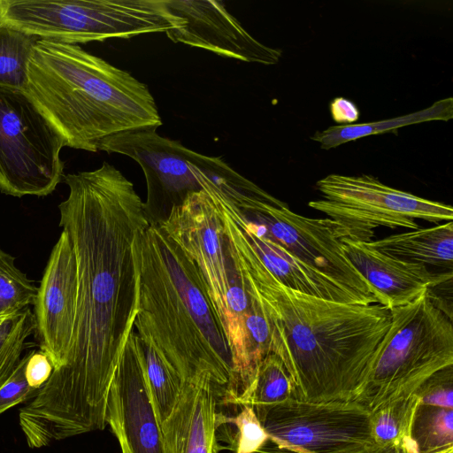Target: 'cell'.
I'll return each mask as SVG.
<instances>
[{
	"instance_id": "cell-9",
	"label": "cell",
	"mask_w": 453,
	"mask_h": 453,
	"mask_svg": "<svg viewBox=\"0 0 453 453\" xmlns=\"http://www.w3.org/2000/svg\"><path fill=\"white\" fill-rule=\"evenodd\" d=\"M324 199L309 206L336 222L342 238L370 242L379 226L419 228L416 219H453L450 205L425 199L381 183L371 175L329 174L317 182Z\"/></svg>"
},
{
	"instance_id": "cell-5",
	"label": "cell",
	"mask_w": 453,
	"mask_h": 453,
	"mask_svg": "<svg viewBox=\"0 0 453 453\" xmlns=\"http://www.w3.org/2000/svg\"><path fill=\"white\" fill-rule=\"evenodd\" d=\"M390 312V326L355 399L370 412L415 394L434 374L453 365L452 319L426 292Z\"/></svg>"
},
{
	"instance_id": "cell-36",
	"label": "cell",
	"mask_w": 453,
	"mask_h": 453,
	"mask_svg": "<svg viewBox=\"0 0 453 453\" xmlns=\"http://www.w3.org/2000/svg\"><path fill=\"white\" fill-rule=\"evenodd\" d=\"M400 453H406V452H400ZM420 453V452H418ZM431 453H453V447H449L438 451L431 452Z\"/></svg>"
},
{
	"instance_id": "cell-2",
	"label": "cell",
	"mask_w": 453,
	"mask_h": 453,
	"mask_svg": "<svg viewBox=\"0 0 453 453\" xmlns=\"http://www.w3.org/2000/svg\"><path fill=\"white\" fill-rule=\"evenodd\" d=\"M219 214L230 257L268 323L271 353L284 365L294 397L355 401L390 326V309L329 301L286 287L264 266L229 211L221 207Z\"/></svg>"
},
{
	"instance_id": "cell-11",
	"label": "cell",
	"mask_w": 453,
	"mask_h": 453,
	"mask_svg": "<svg viewBox=\"0 0 453 453\" xmlns=\"http://www.w3.org/2000/svg\"><path fill=\"white\" fill-rule=\"evenodd\" d=\"M269 441L296 453H365L376 447L371 412L356 401L288 398L253 407Z\"/></svg>"
},
{
	"instance_id": "cell-7",
	"label": "cell",
	"mask_w": 453,
	"mask_h": 453,
	"mask_svg": "<svg viewBox=\"0 0 453 453\" xmlns=\"http://www.w3.org/2000/svg\"><path fill=\"white\" fill-rule=\"evenodd\" d=\"M98 150L129 157L140 165L147 183L144 211L150 223L164 221L189 193L202 190L205 178L219 186H239L249 180L222 157L196 152L179 141L161 136L155 127L108 137Z\"/></svg>"
},
{
	"instance_id": "cell-27",
	"label": "cell",
	"mask_w": 453,
	"mask_h": 453,
	"mask_svg": "<svg viewBox=\"0 0 453 453\" xmlns=\"http://www.w3.org/2000/svg\"><path fill=\"white\" fill-rule=\"evenodd\" d=\"M34 333L35 317L30 309L27 308L0 334V388L12 374L27 346L28 338Z\"/></svg>"
},
{
	"instance_id": "cell-24",
	"label": "cell",
	"mask_w": 453,
	"mask_h": 453,
	"mask_svg": "<svg viewBox=\"0 0 453 453\" xmlns=\"http://www.w3.org/2000/svg\"><path fill=\"white\" fill-rule=\"evenodd\" d=\"M38 40L0 20V87L27 90L28 64Z\"/></svg>"
},
{
	"instance_id": "cell-14",
	"label": "cell",
	"mask_w": 453,
	"mask_h": 453,
	"mask_svg": "<svg viewBox=\"0 0 453 453\" xmlns=\"http://www.w3.org/2000/svg\"><path fill=\"white\" fill-rule=\"evenodd\" d=\"M78 295L76 256L68 234L62 230L54 245L34 303L40 349L53 371L66 359L73 334Z\"/></svg>"
},
{
	"instance_id": "cell-18",
	"label": "cell",
	"mask_w": 453,
	"mask_h": 453,
	"mask_svg": "<svg viewBox=\"0 0 453 453\" xmlns=\"http://www.w3.org/2000/svg\"><path fill=\"white\" fill-rule=\"evenodd\" d=\"M222 200L264 266L286 287L329 301L366 304L357 294L263 236L219 188Z\"/></svg>"
},
{
	"instance_id": "cell-26",
	"label": "cell",
	"mask_w": 453,
	"mask_h": 453,
	"mask_svg": "<svg viewBox=\"0 0 453 453\" xmlns=\"http://www.w3.org/2000/svg\"><path fill=\"white\" fill-rule=\"evenodd\" d=\"M37 289L0 247V317L17 314L34 304Z\"/></svg>"
},
{
	"instance_id": "cell-16",
	"label": "cell",
	"mask_w": 453,
	"mask_h": 453,
	"mask_svg": "<svg viewBox=\"0 0 453 453\" xmlns=\"http://www.w3.org/2000/svg\"><path fill=\"white\" fill-rule=\"evenodd\" d=\"M349 260L388 309L414 302L429 288L453 278L452 271L431 272L425 265L385 254L368 242L341 239Z\"/></svg>"
},
{
	"instance_id": "cell-8",
	"label": "cell",
	"mask_w": 453,
	"mask_h": 453,
	"mask_svg": "<svg viewBox=\"0 0 453 453\" xmlns=\"http://www.w3.org/2000/svg\"><path fill=\"white\" fill-rule=\"evenodd\" d=\"M64 138L24 90L0 87V191L45 196L64 177Z\"/></svg>"
},
{
	"instance_id": "cell-19",
	"label": "cell",
	"mask_w": 453,
	"mask_h": 453,
	"mask_svg": "<svg viewBox=\"0 0 453 453\" xmlns=\"http://www.w3.org/2000/svg\"><path fill=\"white\" fill-rule=\"evenodd\" d=\"M368 244L395 257L452 271L453 223L395 234Z\"/></svg>"
},
{
	"instance_id": "cell-21",
	"label": "cell",
	"mask_w": 453,
	"mask_h": 453,
	"mask_svg": "<svg viewBox=\"0 0 453 453\" xmlns=\"http://www.w3.org/2000/svg\"><path fill=\"white\" fill-rule=\"evenodd\" d=\"M419 406L420 398L415 393L371 412V427L376 445L399 452L418 453L413 438V425Z\"/></svg>"
},
{
	"instance_id": "cell-35",
	"label": "cell",
	"mask_w": 453,
	"mask_h": 453,
	"mask_svg": "<svg viewBox=\"0 0 453 453\" xmlns=\"http://www.w3.org/2000/svg\"><path fill=\"white\" fill-rule=\"evenodd\" d=\"M365 453H400L398 450L391 448H384L376 446L373 449L366 451Z\"/></svg>"
},
{
	"instance_id": "cell-29",
	"label": "cell",
	"mask_w": 453,
	"mask_h": 453,
	"mask_svg": "<svg viewBox=\"0 0 453 453\" xmlns=\"http://www.w3.org/2000/svg\"><path fill=\"white\" fill-rule=\"evenodd\" d=\"M416 394L420 404L453 409V365L434 374Z\"/></svg>"
},
{
	"instance_id": "cell-6",
	"label": "cell",
	"mask_w": 453,
	"mask_h": 453,
	"mask_svg": "<svg viewBox=\"0 0 453 453\" xmlns=\"http://www.w3.org/2000/svg\"><path fill=\"white\" fill-rule=\"evenodd\" d=\"M0 20L39 39L77 44L166 32L165 0H0Z\"/></svg>"
},
{
	"instance_id": "cell-15",
	"label": "cell",
	"mask_w": 453,
	"mask_h": 453,
	"mask_svg": "<svg viewBox=\"0 0 453 453\" xmlns=\"http://www.w3.org/2000/svg\"><path fill=\"white\" fill-rule=\"evenodd\" d=\"M180 26L165 32L173 42L209 50L221 57L249 63L274 65L281 50L256 40L221 1L165 0Z\"/></svg>"
},
{
	"instance_id": "cell-31",
	"label": "cell",
	"mask_w": 453,
	"mask_h": 453,
	"mask_svg": "<svg viewBox=\"0 0 453 453\" xmlns=\"http://www.w3.org/2000/svg\"><path fill=\"white\" fill-rule=\"evenodd\" d=\"M53 372L52 364L42 350L31 351L25 365V376L28 385L39 390Z\"/></svg>"
},
{
	"instance_id": "cell-17",
	"label": "cell",
	"mask_w": 453,
	"mask_h": 453,
	"mask_svg": "<svg viewBox=\"0 0 453 453\" xmlns=\"http://www.w3.org/2000/svg\"><path fill=\"white\" fill-rule=\"evenodd\" d=\"M223 396V391L209 379L184 384L176 407L161 425L168 453H219L222 449L217 433L223 426V413L218 411Z\"/></svg>"
},
{
	"instance_id": "cell-13",
	"label": "cell",
	"mask_w": 453,
	"mask_h": 453,
	"mask_svg": "<svg viewBox=\"0 0 453 453\" xmlns=\"http://www.w3.org/2000/svg\"><path fill=\"white\" fill-rule=\"evenodd\" d=\"M105 422L116 436L121 453H168L134 330L124 347L109 388Z\"/></svg>"
},
{
	"instance_id": "cell-30",
	"label": "cell",
	"mask_w": 453,
	"mask_h": 453,
	"mask_svg": "<svg viewBox=\"0 0 453 453\" xmlns=\"http://www.w3.org/2000/svg\"><path fill=\"white\" fill-rule=\"evenodd\" d=\"M29 353L22 356L12 374L0 388V415L10 408L34 398L38 391L28 385L25 376V365Z\"/></svg>"
},
{
	"instance_id": "cell-34",
	"label": "cell",
	"mask_w": 453,
	"mask_h": 453,
	"mask_svg": "<svg viewBox=\"0 0 453 453\" xmlns=\"http://www.w3.org/2000/svg\"><path fill=\"white\" fill-rule=\"evenodd\" d=\"M19 313L10 316L0 317V334H2L12 324V322L14 321Z\"/></svg>"
},
{
	"instance_id": "cell-23",
	"label": "cell",
	"mask_w": 453,
	"mask_h": 453,
	"mask_svg": "<svg viewBox=\"0 0 453 453\" xmlns=\"http://www.w3.org/2000/svg\"><path fill=\"white\" fill-rule=\"evenodd\" d=\"M294 397L293 385L281 360L273 353L257 365L250 386L227 404L265 406Z\"/></svg>"
},
{
	"instance_id": "cell-28",
	"label": "cell",
	"mask_w": 453,
	"mask_h": 453,
	"mask_svg": "<svg viewBox=\"0 0 453 453\" xmlns=\"http://www.w3.org/2000/svg\"><path fill=\"white\" fill-rule=\"evenodd\" d=\"M242 411L234 417L223 414V425L232 424L236 434L232 441L231 449L234 453H253L269 441V437L260 424L253 407L242 406Z\"/></svg>"
},
{
	"instance_id": "cell-25",
	"label": "cell",
	"mask_w": 453,
	"mask_h": 453,
	"mask_svg": "<svg viewBox=\"0 0 453 453\" xmlns=\"http://www.w3.org/2000/svg\"><path fill=\"white\" fill-rule=\"evenodd\" d=\"M413 438L420 453L453 447V409L420 404Z\"/></svg>"
},
{
	"instance_id": "cell-33",
	"label": "cell",
	"mask_w": 453,
	"mask_h": 453,
	"mask_svg": "<svg viewBox=\"0 0 453 453\" xmlns=\"http://www.w3.org/2000/svg\"><path fill=\"white\" fill-rule=\"evenodd\" d=\"M253 453H296L285 449L279 448L278 446H267L266 444L261 449Z\"/></svg>"
},
{
	"instance_id": "cell-10",
	"label": "cell",
	"mask_w": 453,
	"mask_h": 453,
	"mask_svg": "<svg viewBox=\"0 0 453 453\" xmlns=\"http://www.w3.org/2000/svg\"><path fill=\"white\" fill-rule=\"evenodd\" d=\"M231 201L263 236L349 288L366 304L380 303L375 290L346 256L336 222L295 213L259 187Z\"/></svg>"
},
{
	"instance_id": "cell-3",
	"label": "cell",
	"mask_w": 453,
	"mask_h": 453,
	"mask_svg": "<svg viewBox=\"0 0 453 453\" xmlns=\"http://www.w3.org/2000/svg\"><path fill=\"white\" fill-rule=\"evenodd\" d=\"M134 327L186 383L209 379L227 403L238 395L231 349L195 262L157 223L138 237Z\"/></svg>"
},
{
	"instance_id": "cell-1",
	"label": "cell",
	"mask_w": 453,
	"mask_h": 453,
	"mask_svg": "<svg viewBox=\"0 0 453 453\" xmlns=\"http://www.w3.org/2000/svg\"><path fill=\"white\" fill-rule=\"evenodd\" d=\"M63 180L59 226L76 256L77 305L64 365L19 413L38 449L106 426L109 388L138 312V237L150 224L134 184L109 163Z\"/></svg>"
},
{
	"instance_id": "cell-22",
	"label": "cell",
	"mask_w": 453,
	"mask_h": 453,
	"mask_svg": "<svg viewBox=\"0 0 453 453\" xmlns=\"http://www.w3.org/2000/svg\"><path fill=\"white\" fill-rule=\"evenodd\" d=\"M136 343L150 397L162 425L176 407L185 383L152 344L137 333Z\"/></svg>"
},
{
	"instance_id": "cell-20",
	"label": "cell",
	"mask_w": 453,
	"mask_h": 453,
	"mask_svg": "<svg viewBox=\"0 0 453 453\" xmlns=\"http://www.w3.org/2000/svg\"><path fill=\"white\" fill-rule=\"evenodd\" d=\"M452 118L453 98L448 97L434 102L426 109L403 116L375 122L329 127L316 132L311 139L318 142L322 149L329 150L353 140L396 130L409 125L433 120L448 121Z\"/></svg>"
},
{
	"instance_id": "cell-12",
	"label": "cell",
	"mask_w": 453,
	"mask_h": 453,
	"mask_svg": "<svg viewBox=\"0 0 453 453\" xmlns=\"http://www.w3.org/2000/svg\"><path fill=\"white\" fill-rule=\"evenodd\" d=\"M157 224L196 265L226 334V294L234 265L226 248L221 217L211 196L204 189L189 193Z\"/></svg>"
},
{
	"instance_id": "cell-32",
	"label": "cell",
	"mask_w": 453,
	"mask_h": 453,
	"mask_svg": "<svg viewBox=\"0 0 453 453\" xmlns=\"http://www.w3.org/2000/svg\"><path fill=\"white\" fill-rule=\"evenodd\" d=\"M332 118L338 123L349 125L359 118V111L356 104L346 98H334L330 104Z\"/></svg>"
},
{
	"instance_id": "cell-4",
	"label": "cell",
	"mask_w": 453,
	"mask_h": 453,
	"mask_svg": "<svg viewBox=\"0 0 453 453\" xmlns=\"http://www.w3.org/2000/svg\"><path fill=\"white\" fill-rule=\"evenodd\" d=\"M27 92L65 146L90 152L112 135L162 125L148 86L77 44L39 39Z\"/></svg>"
}]
</instances>
